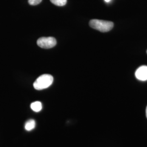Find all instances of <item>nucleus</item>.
<instances>
[{
    "instance_id": "nucleus-1",
    "label": "nucleus",
    "mask_w": 147,
    "mask_h": 147,
    "mask_svg": "<svg viewBox=\"0 0 147 147\" xmlns=\"http://www.w3.org/2000/svg\"><path fill=\"white\" fill-rule=\"evenodd\" d=\"M89 26L101 32H106L110 31L113 28L114 24L111 21L92 19L89 21Z\"/></svg>"
},
{
    "instance_id": "nucleus-2",
    "label": "nucleus",
    "mask_w": 147,
    "mask_h": 147,
    "mask_svg": "<svg viewBox=\"0 0 147 147\" xmlns=\"http://www.w3.org/2000/svg\"><path fill=\"white\" fill-rule=\"evenodd\" d=\"M53 81V76L44 74L40 76L33 84L34 88L37 90H42L50 87Z\"/></svg>"
},
{
    "instance_id": "nucleus-3",
    "label": "nucleus",
    "mask_w": 147,
    "mask_h": 147,
    "mask_svg": "<svg viewBox=\"0 0 147 147\" xmlns=\"http://www.w3.org/2000/svg\"><path fill=\"white\" fill-rule=\"evenodd\" d=\"M56 40L53 37H42L37 40V44L39 47L44 49H50L56 45Z\"/></svg>"
},
{
    "instance_id": "nucleus-4",
    "label": "nucleus",
    "mask_w": 147,
    "mask_h": 147,
    "mask_svg": "<svg viewBox=\"0 0 147 147\" xmlns=\"http://www.w3.org/2000/svg\"><path fill=\"white\" fill-rule=\"evenodd\" d=\"M137 79L141 81L147 80V66L143 65L137 69L135 73Z\"/></svg>"
},
{
    "instance_id": "nucleus-5",
    "label": "nucleus",
    "mask_w": 147,
    "mask_h": 147,
    "mask_svg": "<svg viewBox=\"0 0 147 147\" xmlns=\"http://www.w3.org/2000/svg\"><path fill=\"white\" fill-rule=\"evenodd\" d=\"M31 108L33 111L38 112L42 110V104L40 101H36L32 103L31 105Z\"/></svg>"
},
{
    "instance_id": "nucleus-6",
    "label": "nucleus",
    "mask_w": 147,
    "mask_h": 147,
    "mask_svg": "<svg viewBox=\"0 0 147 147\" xmlns=\"http://www.w3.org/2000/svg\"><path fill=\"white\" fill-rule=\"evenodd\" d=\"M35 126H36L35 121L33 119H31L27 121L26 123L25 128L27 131H31L35 127Z\"/></svg>"
},
{
    "instance_id": "nucleus-7",
    "label": "nucleus",
    "mask_w": 147,
    "mask_h": 147,
    "mask_svg": "<svg viewBox=\"0 0 147 147\" xmlns=\"http://www.w3.org/2000/svg\"><path fill=\"white\" fill-rule=\"evenodd\" d=\"M50 1L53 4L57 6H63L65 5L67 2V0H50Z\"/></svg>"
},
{
    "instance_id": "nucleus-8",
    "label": "nucleus",
    "mask_w": 147,
    "mask_h": 147,
    "mask_svg": "<svg viewBox=\"0 0 147 147\" xmlns=\"http://www.w3.org/2000/svg\"><path fill=\"white\" fill-rule=\"evenodd\" d=\"M42 0H28V3L30 5H36L39 4Z\"/></svg>"
},
{
    "instance_id": "nucleus-9",
    "label": "nucleus",
    "mask_w": 147,
    "mask_h": 147,
    "mask_svg": "<svg viewBox=\"0 0 147 147\" xmlns=\"http://www.w3.org/2000/svg\"><path fill=\"white\" fill-rule=\"evenodd\" d=\"M111 0H105V2H110Z\"/></svg>"
},
{
    "instance_id": "nucleus-10",
    "label": "nucleus",
    "mask_w": 147,
    "mask_h": 147,
    "mask_svg": "<svg viewBox=\"0 0 147 147\" xmlns=\"http://www.w3.org/2000/svg\"><path fill=\"white\" fill-rule=\"evenodd\" d=\"M146 116H147V108H146Z\"/></svg>"
},
{
    "instance_id": "nucleus-11",
    "label": "nucleus",
    "mask_w": 147,
    "mask_h": 147,
    "mask_svg": "<svg viewBox=\"0 0 147 147\" xmlns=\"http://www.w3.org/2000/svg\"></svg>"
}]
</instances>
